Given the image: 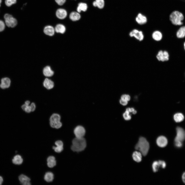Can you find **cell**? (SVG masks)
I'll list each match as a JSON object with an SVG mask.
<instances>
[{"instance_id":"6da1fadb","label":"cell","mask_w":185,"mask_h":185,"mask_svg":"<svg viewBox=\"0 0 185 185\" xmlns=\"http://www.w3.org/2000/svg\"><path fill=\"white\" fill-rule=\"evenodd\" d=\"M71 150L74 152H79L84 150L86 146V142L83 137H76L72 141Z\"/></svg>"},{"instance_id":"7a4b0ae2","label":"cell","mask_w":185,"mask_h":185,"mask_svg":"<svg viewBox=\"0 0 185 185\" xmlns=\"http://www.w3.org/2000/svg\"><path fill=\"white\" fill-rule=\"evenodd\" d=\"M136 150H138L144 156H146L148 153L149 144L146 139L143 137H140L137 143L135 146Z\"/></svg>"},{"instance_id":"3957f363","label":"cell","mask_w":185,"mask_h":185,"mask_svg":"<svg viewBox=\"0 0 185 185\" xmlns=\"http://www.w3.org/2000/svg\"><path fill=\"white\" fill-rule=\"evenodd\" d=\"M169 18L171 23L174 25H180L183 24L182 21L184 19L183 14L177 11L173 12L170 14Z\"/></svg>"},{"instance_id":"277c9868","label":"cell","mask_w":185,"mask_h":185,"mask_svg":"<svg viewBox=\"0 0 185 185\" xmlns=\"http://www.w3.org/2000/svg\"><path fill=\"white\" fill-rule=\"evenodd\" d=\"M61 117L57 113H53L52 115L49 119L50 124L52 127L59 129L62 126V123L60 122Z\"/></svg>"},{"instance_id":"5b68a950","label":"cell","mask_w":185,"mask_h":185,"mask_svg":"<svg viewBox=\"0 0 185 185\" xmlns=\"http://www.w3.org/2000/svg\"><path fill=\"white\" fill-rule=\"evenodd\" d=\"M4 17L5 23L7 26L14 27L16 25L17 23V21L11 15L8 14H6L4 15Z\"/></svg>"},{"instance_id":"8992f818","label":"cell","mask_w":185,"mask_h":185,"mask_svg":"<svg viewBox=\"0 0 185 185\" xmlns=\"http://www.w3.org/2000/svg\"><path fill=\"white\" fill-rule=\"evenodd\" d=\"M177 135L174 139L175 141L181 142L185 139V131L182 127H177L176 129Z\"/></svg>"},{"instance_id":"52a82bcc","label":"cell","mask_w":185,"mask_h":185,"mask_svg":"<svg viewBox=\"0 0 185 185\" xmlns=\"http://www.w3.org/2000/svg\"><path fill=\"white\" fill-rule=\"evenodd\" d=\"M131 37H134L139 41H142L144 39L143 32L136 29H134L131 31L129 34Z\"/></svg>"},{"instance_id":"ba28073f","label":"cell","mask_w":185,"mask_h":185,"mask_svg":"<svg viewBox=\"0 0 185 185\" xmlns=\"http://www.w3.org/2000/svg\"><path fill=\"white\" fill-rule=\"evenodd\" d=\"M156 58L159 61H166L169 60V55L166 51L160 50L158 52L156 55Z\"/></svg>"},{"instance_id":"9c48e42d","label":"cell","mask_w":185,"mask_h":185,"mask_svg":"<svg viewBox=\"0 0 185 185\" xmlns=\"http://www.w3.org/2000/svg\"><path fill=\"white\" fill-rule=\"evenodd\" d=\"M166 166L165 162L163 161L159 160L158 161H154L152 164L153 170L154 172L158 171L160 167L164 168Z\"/></svg>"},{"instance_id":"30bf717a","label":"cell","mask_w":185,"mask_h":185,"mask_svg":"<svg viewBox=\"0 0 185 185\" xmlns=\"http://www.w3.org/2000/svg\"><path fill=\"white\" fill-rule=\"evenodd\" d=\"M74 132L76 137H83L85 133V130L82 126H78L75 128Z\"/></svg>"},{"instance_id":"8fae6325","label":"cell","mask_w":185,"mask_h":185,"mask_svg":"<svg viewBox=\"0 0 185 185\" xmlns=\"http://www.w3.org/2000/svg\"><path fill=\"white\" fill-rule=\"evenodd\" d=\"M156 142L158 146L161 147H163L167 145L168 144V140L165 137L161 136L157 138Z\"/></svg>"},{"instance_id":"7c38bea8","label":"cell","mask_w":185,"mask_h":185,"mask_svg":"<svg viewBox=\"0 0 185 185\" xmlns=\"http://www.w3.org/2000/svg\"><path fill=\"white\" fill-rule=\"evenodd\" d=\"M135 21L138 24L143 25L147 22V19L145 16L140 13L136 17Z\"/></svg>"},{"instance_id":"4fadbf2b","label":"cell","mask_w":185,"mask_h":185,"mask_svg":"<svg viewBox=\"0 0 185 185\" xmlns=\"http://www.w3.org/2000/svg\"><path fill=\"white\" fill-rule=\"evenodd\" d=\"M11 81L10 79L7 77L2 78L1 80L0 88L3 89L8 88L10 86Z\"/></svg>"},{"instance_id":"5bb4252c","label":"cell","mask_w":185,"mask_h":185,"mask_svg":"<svg viewBox=\"0 0 185 185\" xmlns=\"http://www.w3.org/2000/svg\"><path fill=\"white\" fill-rule=\"evenodd\" d=\"M56 15L58 18L63 19L66 17L67 15V12L65 9L60 8L58 9L56 11Z\"/></svg>"},{"instance_id":"9a60e30c","label":"cell","mask_w":185,"mask_h":185,"mask_svg":"<svg viewBox=\"0 0 185 185\" xmlns=\"http://www.w3.org/2000/svg\"><path fill=\"white\" fill-rule=\"evenodd\" d=\"M20 183L23 185H30V179L26 176L22 174L20 175L18 177Z\"/></svg>"},{"instance_id":"2e32d148","label":"cell","mask_w":185,"mask_h":185,"mask_svg":"<svg viewBox=\"0 0 185 185\" xmlns=\"http://www.w3.org/2000/svg\"><path fill=\"white\" fill-rule=\"evenodd\" d=\"M44 87L48 90L52 89L54 86V82L51 80L46 78L44 80L43 83Z\"/></svg>"},{"instance_id":"e0dca14e","label":"cell","mask_w":185,"mask_h":185,"mask_svg":"<svg viewBox=\"0 0 185 185\" xmlns=\"http://www.w3.org/2000/svg\"><path fill=\"white\" fill-rule=\"evenodd\" d=\"M55 29L53 27L50 25H48L45 26L44 29V32L46 35L52 36L54 33Z\"/></svg>"},{"instance_id":"ac0fdd59","label":"cell","mask_w":185,"mask_h":185,"mask_svg":"<svg viewBox=\"0 0 185 185\" xmlns=\"http://www.w3.org/2000/svg\"><path fill=\"white\" fill-rule=\"evenodd\" d=\"M153 39L156 41H159L162 38V34L161 32L158 30L154 31L152 34Z\"/></svg>"},{"instance_id":"d6986e66","label":"cell","mask_w":185,"mask_h":185,"mask_svg":"<svg viewBox=\"0 0 185 185\" xmlns=\"http://www.w3.org/2000/svg\"><path fill=\"white\" fill-rule=\"evenodd\" d=\"M44 75L46 77L52 76L54 74V72L51 69L50 66H47L44 68L43 70Z\"/></svg>"},{"instance_id":"ffe728a7","label":"cell","mask_w":185,"mask_h":185,"mask_svg":"<svg viewBox=\"0 0 185 185\" xmlns=\"http://www.w3.org/2000/svg\"><path fill=\"white\" fill-rule=\"evenodd\" d=\"M47 165L50 168H52L56 165V161L55 157L53 156H49L47 159Z\"/></svg>"},{"instance_id":"44dd1931","label":"cell","mask_w":185,"mask_h":185,"mask_svg":"<svg viewBox=\"0 0 185 185\" xmlns=\"http://www.w3.org/2000/svg\"><path fill=\"white\" fill-rule=\"evenodd\" d=\"M142 155L140 152L136 151H135L133 152L132 154L133 159L137 162H140L142 160Z\"/></svg>"},{"instance_id":"7402d4cb","label":"cell","mask_w":185,"mask_h":185,"mask_svg":"<svg viewBox=\"0 0 185 185\" xmlns=\"http://www.w3.org/2000/svg\"><path fill=\"white\" fill-rule=\"evenodd\" d=\"M80 15L78 12H72L69 15L70 18L73 21L78 20L80 19Z\"/></svg>"},{"instance_id":"603a6c76","label":"cell","mask_w":185,"mask_h":185,"mask_svg":"<svg viewBox=\"0 0 185 185\" xmlns=\"http://www.w3.org/2000/svg\"><path fill=\"white\" fill-rule=\"evenodd\" d=\"M13 163L16 165H20L23 162V159L21 156L19 155L15 156L12 160Z\"/></svg>"},{"instance_id":"cb8c5ba5","label":"cell","mask_w":185,"mask_h":185,"mask_svg":"<svg viewBox=\"0 0 185 185\" xmlns=\"http://www.w3.org/2000/svg\"><path fill=\"white\" fill-rule=\"evenodd\" d=\"M55 31L57 33L61 34L64 33L66 31V28L65 26L61 24H58L55 26Z\"/></svg>"},{"instance_id":"d4e9b609","label":"cell","mask_w":185,"mask_h":185,"mask_svg":"<svg viewBox=\"0 0 185 185\" xmlns=\"http://www.w3.org/2000/svg\"><path fill=\"white\" fill-rule=\"evenodd\" d=\"M176 35L178 38H183L185 36V26L181 27L177 32Z\"/></svg>"},{"instance_id":"484cf974","label":"cell","mask_w":185,"mask_h":185,"mask_svg":"<svg viewBox=\"0 0 185 185\" xmlns=\"http://www.w3.org/2000/svg\"><path fill=\"white\" fill-rule=\"evenodd\" d=\"M184 118L183 115L181 113H177L174 115L173 118L174 121L177 123L182 121Z\"/></svg>"},{"instance_id":"4316f807","label":"cell","mask_w":185,"mask_h":185,"mask_svg":"<svg viewBox=\"0 0 185 185\" xmlns=\"http://www.w3.org/2000/svg\"><path fill=\"white\" fill-rule=\"evenodd\" d=\"M87 8V4L84 3H80L78 4L77 8V11L78 13H80L81 11H86Z\"/></svg>"},{"instance_id":"83f0119b","label":"cell","mask_w":185,"mask_h":185,"mask_svg":"<svg viewBox=\"0 0 185 185\" xmlns=\"http://www.w3.org/2000/svg\"><path fill=\"white\" fill-rule=\"evenodd\" d=\"M104 0H95L93 3V5L95 7H97L100 9L103 8L104 6Z\"/></svg>"},{"instance_id":"f1b7e54d","label":"cell","mask_w":185,"mask_h":185,"mask_svg":"<svg viewBox=\"0 0 185 185\" xmlns=\"http://www.w3.org/2000/svg\"><path fill=\"white\" fill-rule=\"evenodd\" d=\"M44 179L47 182H51L53 179V174L51 172H47L45 174L44 176Z\"/></svg>"},{"instance_id":"f546056e","label":"cell","mask_w":185,"mask_h":185,"mask_svg":"<svg viewBox=\"0 0 185 185\" xmlns=\"http://www.w3.org/2000/svg\"><path fill=\"white\" fill-rule=\"evenodd\" d=\"M22 109L25 112L29 113L32 112L31 107L30 105H27L25 103L21 106Z\"/></svg>"},{"instance_id":"4dcf8cb0","label":"cell","mask_w":185,"mask_h":185,"mask_svg":"<svg viewBox=\"0 0 185 185\" xmlns=\"http://www.w3.org/2000/svg\"><path fill=\"white\" fill-rule=\"evenodd\" d=\"M52 148L54 149L55 151L57 153L61 152L63 150V147L56 146H53Z\"/></svg>"},{"instance_id":"1f68e13d","label":"cell","mask_w":185,"mask_h":185,"mask_svg":"<svg viewBox=\"0 0 185 185\" xmlns=\"http://www.w3.org/2000/svg\"><path fill=\"white\" fill-rule=\"evenodd\" d=\"M16 0H5V3L6 5L8 6H10L12 4L15 3Z\"/></svg>"},{"instance_id":"d6a6232c","label":"cell","mask_w":185,"mask_h":185,"mask_svg":"<svg viewBox=\"0 0 185 185\" xmlns=\"http://www.w3.org/2000/svg\"><path fill=\"white\" fill-rule=\"evenodd\" d=\"M129 112L126 111L123 114V116L124 119L126 120H129L131 118V116L129 115Z\"/></svg>"},{"instance_id":"836d02e7","label":"cell","mask_w":185,"mask_h":185,"mask_svg":"<svg viewBox=\"0 0 185 185\" xmlns=\"http://www.w3.org/2000/svg\"><path fill=\"white\" fill-rule=\"evenodd\" d=\"M130 98V96L128 95L124 94L122 95L121 96V99L127 101H129Z\"/></svg>"},{"instance_id":"e575fe53","label":"cell","mask_w":185,"mask_h":185,"mask_svg":"<svg viewBox=\"0 0 185 185\" xmlns=\"http://www.w3.org/2000/svg\"><path fill=\"white\" fill-rule=\"evenodd\" d=\"M5 25L4 22L0 20V32L3 31L4 29Z\"/></svg>"},{"instance_id":"d590c367","label":"cell","mask_w":185,"mask_h":185,"mask_svg":"<svg viewBox=\"0 0 185 185\" xmlns=\"http://www.w3.org/2000/svg\"><path fill=\"white\" fill-rule=\"evenodd\" d=\"M66 0H55L56 3L59 5H62L65 2Z\"/></svg>"},{"instance_id":"8d00e7d4","label":"cell","mask_w":185,"mask_h":185,"mask_svg":"<svg viewBox=\"0 0 185 185\" xmlns=\"http://www.w3.org/2000/svg\"><path fill=\"white\" fill-rule=\"evenodd\" d=\"M175 146L177 147H181L182 146V142L179 141H175Z\"/></svg>"},{"instance_id":"74e56055","label":"cell","mask_w":185,"mask_h":185,"mask_svg":"<svg viewBox=\"0 0 185 185\" xmlns=\"http://www.w3.org/2000/svg\"><path fill=\"white\" fill-rule=\"evenodd\" d=\"M55 144L56 146H63V142L60 140H58L55 142Z\"/></svg>"},{"instance_id":"f35d334b","label":"cell","mask_w":185,"mask_h":185,"mask_svg":"<svg viewBox=\"0 0 185 185\" xmlns=\"http://www.w3.org/2000/svg\"><path fill=\"white\" fill-rule=\"evenodd\" d=\"M30 105L31 108L32 112L34 111L36 107L35 104L34 103L32 102L30 104Z\"/></svg>"},{"instance_id":"ab89813d","label":"cell","mask_w":185,"mask_h":185,"mask_svg":"<svg viewBox=\"0 0 185 185\" xmlns=\"http://www.w3.org/2000/svg\"><path fill=\"white\" fill-rule=\"evenodd\" d=\"M120 103L122 105L125 106L127 105V101L121 99L120 100Z\"/></svg>"},{"instance_id":"60d3db41","label":"cell","mask_w":185,"mask_h":185,"mask_svg":"<svg viewBox=\"0 0 185 185\" xmlns=\"http://www.w3.org/2000/svg\"><path fill=\"white\" fill-rule=\"evenodd\" d=\"M134 110V109L133 108H127L126 110V111H128L129 112H133Z\"/></svg>"},{"instance_id":"b9f144b4","label":"cell","mask_w":185,"mask_h":185,"mask_svg":"<svg viewBox=\"0 0 185 185\" xmlns=\"http://www.w3.org/2000/svg\"><path fill=\"white\" fill-rule=\"evenodd\" d=\"M182 179L183 182L185 183V172L183 173L182 175Z\"/></svg>"},{"instance_id":"7bdbcfd3","label":"cell","mask_w":185,"mask_h":185,"mask_svg":"<svg viewBox=\"0 0 185 185\" xmlns=\"http://www.w3.org/2000/svg\"><path fill=\"white\" fill-rule=\"evenodd\" d=\"M3 179L2 177L0 176V185L2 184L3 182Z\"/></svg>"},{"instance_id":"ee69618b","label":"cell","mask_w":185,"mask_h":185,"mask_svg":"<svg viewBox=\"0 0 185 185\" xmlns=\"http://www.w3.org/2000/svg\"><path fill=\"white\" fill-rule=\"evenodd\" d=\"M24 103L27 105H30V102L29 100H26L25 101Z\"/></svg>"},{"instance_id":"f6af8a7d","label":"cell","mask_w":185,"mask_h":185,"mask_svg":"<svg viewBox=\"0 0 185 185\" xmlns=\"http://www.w3.org/2000/svg\"><path fill=\"white\" fill-rule=\"evenodd\" d=\"M132 113L133 114H135L136 113V111L134 110L132 112Z\"/></svg>"},{"instance_id":"bcb514c9","label":"cell","mask_w":185,"mask_h":185,"mask_svg":"<svg viewBox=\"0 0 185 185\" xmlns=\"http://www.w3.org/2000/svg\"><path fill=\"white\" fill-rule=\"evenodd\" d=\"M184 49H185V42L184 43Z\"/></svg>"},{"instance_id":"7dc6e473","label":"cell","mask_w":185,"mask_h":185,"mask_svg":"<svg viewBox=\"0 0 185 185\" xmlns=\"http://www.w3.org/2000/svg\"><path fill=\"white\" fill-rule=\"evenodd\" d=\"M2 0H0V6H1L0 4L1 3V2H2Z\"/></svg>"}]
</instances>
